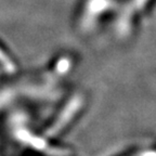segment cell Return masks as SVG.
<instances>
[{
    "label": "cell",
    "mask_w": 156,
    "mask_h": 156,
    "mask_svg": "<svg viewBox=\"0 0 156 156\" xmlns=\"http://www.w3.org/2000/svg\"><path fill=\"white\" fill-rule=\"evenodd\" d=\"M0 68L9 75H13L19 71V65L14 56L1 44H0Z\"/></svg>",
    "instance_id": "3957f363"
},
{
    "label": "cell",
    "mask_w": 156,
    "mask_h": 156,
    "mask_svg": "<svg viewBox=\"0 0 156 156\" xmlns=\"http://www.w3.org/2000/svg\"><path fill=\"white\" fill-rule=\"evenodd\" d=\"M112 0H86L81 8L78 25L83 32H89L112 8Z\"/></svg>",
    "instance_id": "7a4b0ae2"
},
{
    "label": "cell",
    "mask_w": 156,
    "mask_h": 156,
    "mask_svg": "<svg viewBox=\"0 0 156 156\" xmlns=\"http://www.w3.org/2000/svg\"><path fill=\"white\" fill-rule=\"evenodd\" d=\"M85 94L80 92H76L72 94V97L62 106L60 113L54 119V122L51 124L49 128V131L52 134H56L63 131V129H65L66 127L71 122H73V120H75L78 115L80 114V112L85 107Z\"/></svg>",
    "instance_id": "6da1fadb"
},
{
    "label": "cell",
    "mask_w": 156,
    "mask_h": 156,
    "mask_svg": "<svg viewBox=\"0 0 156 156\" xmlns=\"http://www.w3.org/2000/svg\"><path fill=\"white\" fill-rule=\"evenodd\" d=\"M73 60L69 56H61V58L56 60V62H54L53 64V72L55 74H58V76H62L64 74H67L71 71L72 65H73Z\"/></svg>",
    "instance_id": "277c9868"
}]
</instances>
